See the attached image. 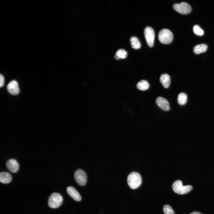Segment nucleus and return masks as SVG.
<instances>
[{
	"mask_svg": "<svg viewBox=\"0 0 214 214\" xmlns=\"http://www.w3.org/2000/svg\"><path fill=\"white\" fill-rule=\"evenodd\" d=\"M128 185L131 189H135L138 188L142 182L141 177L140 174L136 172H132L128 175L127 179Z\"/></svg>",
	"mask_w": 214,
	"mask_h": 214,
	"instance_id": "1",
	"label": "nucleus"
},
{
	"mask_svg": "<svg viewBox=\"0 0 214 214\" xmlns=\"http://www.w3.org/2000/svg\"><path fill=\"white\" fill-rule=\"evenodd\" d=\"M173 191L179 194H184L190 192L193 189L191 185L183 186L181 181L177 180L175 181L172 186Z\"/></svg>",
	"mask_w": 214,
	"mask_h": 214,
	"instance_id": "2",
	"label": "nucleus"
},
{
	"mask_svg": "<svg viewBox=\"0 0 214 214\" xmlns=\"http://www.w3.org/2000/svg\"><path fill=\"white\" fill-rule=\"evenodd\" d=\"M63 201V197L60 194L54 193L50 195L48 198V206L51 208H57L61 205Z\"/></svg>",
	"mask_w": 214,
	"mask_h": 214,
	"instance_id": "3",
	"label": "nucleus"
},
{
	"mask_svg": "<svg viewBox=\"0 0 214 214\" xmlns=\"http://www.w3.org/2000/svg\"><path fill=\"white\" fill-rule=\"evenodd\" d=\"M158 38L161 43L168 44L172 41L173 36L172 33L170 30L167 29H163L159 32Z\"/></svg>",
	"mask_w": 214,
	"mask_h": 214,
	"instance_id": "4",
	"label": "nucleus"
},
{
	"mask_svg": "<svg viewBox=\"0 0 214 214\" xmlns=\"http://www.w3.org/2000/svg\"><path fill=\"white\" fill-rule=\"evenodd\" d=\"M173 8L176 11L182 14H188L191 12L192 10L190 5L185 2L174 4Z\"/></svg>",
	"mask_w": 214,
	"mask_h": 214,
	"instance_id": "5",
	"label": "nucleus"
},
{
	"mask_svg": "<svg viewBox=\"0 0 214 214\" xmlns=\"http://www.w3.org/2000/svg\"><path fill=\"white\" fill-rule=\"evenodd\" d=\"M144 34L147 45L150 47H152L154 45L155 37L154 30L151 27L147 26L145 29Z\"/></svg>",
	"mask_w": 214,
	"mask_h": 214,
	"instance_id": "6",
	"label": "nucleus"
},
{
	"mask_svg": "<svg viewBox=\"0 0 214 214\" xmlns=\"http://www.w3.org/2000/svg\"><path fill=\"white\" fill-rule=\"evenodd\" d=\"M74 177L76 182L79 185L83 186L86 184L87 177L84 171L81 169L77 170L75 172Z\"/></svg>",
	"mask_w": 214,
	"mask_h": 214,
	"instance_id": "7",
	"label": "nucleus"
},
{
	"mask_svg": "<svg viewBox=\"0 0 214 214\" xmlns=\"http://www.w3.org/2000/svg\"><path fill=\"white\" fill-rule=\"evenodd\" d=\"M8 92L13 95H16L19 92V88L18 83L15 80L10 82L7 86Z\"/></svg>",
	"mask_w": 214,
	"mask_h": 214,
	"instance_id": "8",
	"label": "nucleus"
},
{
	"mask_svg": "<svg viewBox=\"0 0 214 214\" xmlns=\"http://www.w3.org/2000/svg\"><path fill=\"white\" fill-rule=\"evenodd\" d=\"M155 102L158 106L163 110L166 111L169 110V103L165 98L161 97H158L156 99Z\"/></svg>",
	"mask_w": 214,
	"mask_h": 214,
	"instance_id": "9",
	"label": "nucleus"
},
{
	"mask_svg": "<svg viewBox=\"0 0 214 214\" xmlns=\"http://www.w3.org/2000/svg\"><path fill=\"white\" fill-rule=\"evenodd\" d=\"M6 166L8 170L13 173H16L19 169L18 163L14 159L9 160L6 163Z\"/></svg>",
	"mask_w": 214,
	"mask_h": 214,
	"instance_id": "10",
	"label": "nucleus"
},
{
	"mask_svg": "<svg viewBox=\"0 0 214 214\" xmlns=\"http://www.w3.org/2000/svg\"><path fill=\"white\" fill-rule=\"evenodd\" d=\"M67 194L75 201L79 202L81 200V195L73 187L71 186L68 187L67 188Z\"/></svg>",
	"mask_w": 214,
	"mask_h": 214,
	"instance_id": "11",
	"label": "nucleus"
},
{
	"mask_svg": "<svg viewBox=\"0 0 214 214\" xmlns=\"http://www.w3.org/2000/svg\"><path fill=\"white\" fill-rule=\"evenodd\" d=\"M160 81L165 88H167L169 87L170 84V78L168 74L166 73L162 74Z\"/></svg>",
	"mask_w": 214,
	"mask_h": 214,
	"instance_id": "12",
	"label": "nucleus"
},
{
	"mask_svg": "<svg viewBox=\"0 0 214 214\" xmlns=\"http://www.w3.org/2000/svg\"><path fill=\"white\" fill-rule=\"evenodd\" d=\"M12 177L11 175L8 172H2L0 174V182L4 184H8L12 180Z\"/></svg>",
	"mask_w": 214,
	"mask_h": 214,
	"instance_id": "13",
	"label": "nucleus"
},
{
	"mask_svg": "<svg viewBox=\"0 0 214 214\" xmlns=\"http://www.w3.org/2000/svg\"><path fill=\"white\" fill-rule=\"evenodd\" d=\"M207 48V45L205 44H201L195 46L193 48V51L196 54H199L205 52Z\"/></svg>",
	"mask_w": 214,
	"mask_h": 214,
	"instance_id": "14",
	"label": "nucleus"
},
{
	"mask_svg": "<svg viewBox=\"0 0 214 214\" xmlns=\"http://www.w3.org/2000/svg\"><path fill=\"white\" fill-rule=\"evenodd\" d=\"M136 87L140 90L145 91L149 88L150 84L147 81L142 80L138 83Z\"/></svg>",
	"mask_w": 214,
	"mask_h": 214,
	"instance_id": "15",
	"label": "nucleus"
},
{
	"mask_svg": "<svg viewBox=\"0 0 214 214\" xmlns=\"http://www.w3.org/2000/svg\"><path fill=\"white\" fill-rule=\"evenodd\" d=\"M187 95L185 93H180L178 96L177 101L180 105H185L187 102Z\"/></svg>",
	"mask_w": 214,
	"mask_h": 214,
	"instance_id": "16",
	"label": "nucleus"
},
{
	"mask_svg": "<svg viewBox=\"0 0 214 214\" xmlns=\"http://www.w3.org/2000/svg\"><path fill=\"white\" fill-rule=\"evenodd\" d=\"M130 41L133 48L137 49L140 48L141 44L139 40L137 37L135 36L132 37L130 39Z\"/></svg>",
	"mask_w": 214,
	"mask_h": 214,
	"instance_id": "17",
	"label": "nucleus"
},
{
	"mask_svg": "<svg viewBox=\"0 0 214 214\" xmlns=\"http://www.w3.org/2000/svg\"><path fill=\"white\" fill-rule=\"evenodd\" d=\"M127 56V52L123 49H120L118 50L115 56V58L117 59H125Z\"/></svg>",
	"mask_w": 214,
	"mask_h": 214,
	"instance_id": "18",
	"label": "nucleus"
},
{
	"mask_svg": "<svg viewBox=\"0 0 214 214\" xmlns=\"http://www.w3.org/2000/svg\"><path fill=\"white\" fill-rule=\"evenodd\" d=\"M193 31L194 33L196 35L202 36L204 34L203 30L198 25H194L193 27Z\"/></svg>",
	"mask_w": 214,
	"mask_h": 214,
	"instance_id": "19",
	"label": "nucleus"
},
{
	"mask_svg": "<svg viewBox=\"0 0 214 214\" xmlns=\"http://www.w3.org/2000/svg\"><path fill=\"white\" fill-rule=\"evenodd\" d=\"M163 211L164 214H174V212L171 207L168 204L163 206Z\"/></svg>",
	"mask_w": 214,
	"mask_h": 214,
	"instance_id": "20",
	"label": "nucleus"
},
{
	"mask_svg": "<svg viewBox=\"0 0 214 214\" xmlns=\"http://www.w3.org/2000/svg\"><path fill=\"white\" fill-rule=\"evenodd\" d=\"M4 83V78L3 75L0 74V86L1 87H2Z\"/></svg>",
	"mask_w": 214,
	"mask_h": 214,
	"instance_id": "21",
	"label": "nucleus"
},
{
	"mask_svg": "<svg viewBox=\"0 0 214 214\" xmlns=\"http://www.w3.org/2000/svg\"><path fill=\"white\" fill-rule=\"evenodd\" d=\"M190 214H203L202 213H201L198 212L194 211V212H193L191 213Z\"/></svg>",
	"mask_w": 214,
	"mask_h": 214,
	"instance_id": "22",
	"label": "nucleus"
}]
</instances>
